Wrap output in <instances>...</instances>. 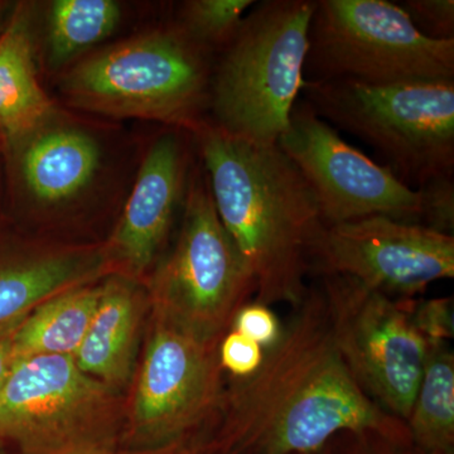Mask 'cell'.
<instances>
[{"mask_svg": "<svg viewBox=\"0 0 454 454\" xmlns=\"http://www.w3.org/2000/svg\"><path fill=\"white\" fill-rule=\"evenodd\" d=\"M215 454H310L342 432L411 443L405 422L358 387L340 356L321 286L307 291L258 372L223 391Z\"/></svg>", "mask_w": 454, "mask_h": 454, "instance_id": "1", "label": "cell"}, {"mask_svg": "<svg viewBox=\"0 0 454 454\" xmlns=\"http://www.w3.org/2000/svg\"><path fill=\"white\" fill-rule=\"evenodd\" d=\"M193 133L221 223L255 280L256 301L298 309L325 227L309 184L278 145L236 138L206 121Z\"/></svg>", "mask_w": 454, "mask_h": 454, "instance_id": "2", "label": "cell"}, {"mask_svg": "<svg viewBox=\"0 0 454 454\" xmlns=\"http://www.w3.org/2000/svg\"><path fill=\"white\" fill-rule=\"evenodd\" d=\"M317 0L255 3L211 73L212 124L230 136L278 145L306 82Z\"/></svg>", "mask_w": 454, "mask_h": 454, "instance_id": "3", "label": "cell"}, {"mask_svg": "<svg viewBox=\"0 0 454 454\" xmlns=\"http://www.w3.org/2000/svg\"><path fill=\"white\" fill-rule=\"evenodd\" d=\"M301 94L328 124L372 146L409 187L453 177L454 80L393 85L306 80Z\"/></svg>", "mask_w": 454, "mask_h": 454, "instance_id": "4", "label": "cell"}, {"mask_svg": "<svg viewBox=\"0 0 454 454\" xmlns=\"http://www.w3.org/2000/svg\"><path fill=\"white\" fill-rule=\"evenodd\" d=\"M206 50L181 28L153 31L82 59L62 91L79 109L139 118L195 130L210 101Z\"/></svg>", "mask_w": 454, "mask_h": 454, "instance_id": "5", "label": "cell"}, {"mask_svg": "<svg viewBox=\"0 0 454 454\" xmlns=\"http://www.w3.org/2000/svg\"><path fill=\"white\" fill-rule=\"evenodd\" d=\"M121 391L91 378L73 356L16 361L0 395V448L9 454H116Z\"/></svg>", "mask_w": 454, "mask_h": 454, "instance_id": "6", "label": "cell"}, {"mask_svg": "<svg viewBox=\"0 0 454 454\" xmlns=\"http://www.w3.org/2000/svg\"><path fill=\"white\" fill-rule=\"evenodd\" d=\"M255 289L243 255L221 223L207 178H197L196 173L188 184L176 243L152 274V315L219 342Z\"/></svg>", "mask_w": 454, "mask_h": 454, "instance_id": "7", "label": "cell"}, {"mask_svg": "<svg viewBox=\"0 0 454 454\" xmlns=\"http://www.w3.org/2000/svg\"><path fill=\"white\" fill-rule=\"evenodd\" d=\"M309 79L369 85L454 80V40L426 37L387 0H318L309 27Z\"/></svg>", "mask_w": 454, "mask_h": 454, "instance_id": "8", "label": "cell"}, {"mask_svg": "<svg viewBox=\"0 0 454 454\" xmlns=\"http://www.w3.org/2000/svg\"><path fill=\"white\" fill-rule=\"evenodd\" d=\"M219 342L152 315L145 356L125 404L121 446L151 454L195 442L223 397Z\"/></svg>", "mask_w": 454, "mask_h": 454, "instance_id": "9", "label": "cell"}, {"mask_svg": "<svg viewBox=\"0 0 454 454\" xmlns=\"http://www.w3.org/2000/svg\"><path fill=\"white\" fill-rule=\"evenodd\" d=\"M321 291L334 343L352 378L376 404L405 422L428 348L411 322L409 300L343 276H322Z\"/></svg>", "mask_w": 454, "mask_h": 454, "instance_id": "10", "label": "cell"}, {"mask_svg": "<svg viewBox=\"0 0 454 454\" xmlns=\"http://www.w3.org/2000/svg\"><path fill=\"white\" fill-rule=\"evenodd\" d=\"M278 146L309 184L325 226L378 215L420 223V191L348 145L303 98L295 104Z\"/></svg>", "mask_w": 454, "mask_h": 454, "instance_id": "11", "label": "cell"}, {"mask_svg": "<svg viewBox=\"0 0 454 454\" xmlns=\"http://www.w3.org/2000/svg\"><path fill=\"white\" fill-rule=\"evenodd\" d=\"M312 270L411 300L429 284L452 279L454 238L381 215L325 226L313 245Z\"/></svg>", "mask_w": 454, "mask_h": 454, "instance_id": "12", "label": "cell"}, {"mask_svg": "<svg viewBox=\"0 0 454 454\" xmlns=\"http://www.w3.org/2000/svg\"><path fill=\"white\" fill-rule=\"evenodd\" d=\"M188 155L175 133L160 137L146 152L115 231L106 245L114 273L137 279L162 253L186 197Z\"/></svg>", "mask_w": 454, "mask_h": 454, "instance_id": "13", "label": "cell"}, {"mask_svg": "<svg viewBox=\"0 0 454 454\" xmlns=\"http://www.w3.org/2000/svg\"><path fill=\"white\" fill-rule=\"evenodd\" d=\"M114 273L104 247H0V337L53 295Z\"/></svg>", "mask_w": 454, "mask_h": 454, "instance_id": "14", "label": "cell"}, {"mask_svg": "<svg viewBox=\"0 0 454 454\" xmlns=\"http://www.w3.org/2000/svg\"><path fill=\"white\" fill-rule=\"evenodd\" d=\"M26 195L44 208L76 201L94 184L101 166L98 140L55 112L25 136L8 142Z\"/></svg>", "mask_w": 454, "mask_h": 454, "instance_id": "15", "label": "cell"}, {"mask_svg": "<svg viewBox=\"0 0 454 454\" xmlns=\"http://www.w3.org/2000/svg\"><path fill=\"white\" fill-rule=\"evenodd\" d=\"M145 313L137 279L119 273L104 278L103 292L74 361L91 378L122 390L133 376Z\"/></svg>", "mask_w": 454, "mask_h": 454, "instance_id": "16", "label": "cell"}, {"mask_svg": "<svg viewBox=\"0 0 454 454\" xmlns=\"http://www.w3.org/2000/svg\"><path fill=\"white\" fill-rule=\"evenodd\" d=\"M103 282L83 284L33 309L14 330V360L50 355L74 357L97 312Z\"/></svg>", "mask_w": 454, "mask_h": 454, "instance_id": "17", "label": "cell"}, {"mask_svg": "<svg viewBox=\"0 0 454 454\" xmlns=\"http://www.w3.org/2000/svg\"><path fill=\"white\" fill-rule=\"evenodd\" d=\"M53 114L35 74L25 23H12L0 37V133L8 142L25 136Z\"/></svg>", "mask_w": 454, "mask_h": 454, "instance_id": "18", "label": "cell"}, {"mask_svg": "<svg viewBox=\"0 0 454 454\" xmlns=\"http://www.w3.org/2000/svg\"><path fill=\"white\" fill-rule=\"evenodd\" d=\"M405 424L420 452L454 450V355L448 342H428Z\"/></svg>", "mask_w": 454, "mask_h": 454, "instance_id": "19", "label": "cell"}, {"mask_svg": "<svg viewBox=\"0 0 454 454\" xmlns=\"http://www.w3.org/2000/svg\"><path fill=\"white\" fill-rule=\"evenodd\" d=\"M121 18V7L113 0H56L49 17L50 65L61 67L106 40Z\"/></svg>", "mask_w": 454, "mask_h": 454, "instance_id": "20", "label": "cell"}, {"mask_svg": "<svg viewBox=\"0 0 454 454\" xmlns=\"http://www.w3.org/2000/svg\"><path fill=\"white\" fill-rule=\"evenodd\" d=\"M254 0H192L184 5L182 29L203 50L223 46L234 37Z\"/></svg>", "mask_w": 454, "mask_h": 454, "instance_id": "21", "label": "cell"}, {"mask_svg": "<svg viewBox=\"0 0 454 454\" xmlns=\"http://www.w3.org/2000/svg\"><path fill=\"white\" fill-rule=\"evenodd\" d=\"M409 313L418 333L427 342H448L453 339V300L434 298L429 301L409 300Z\"/></svg>", "mask_w": 454, "mask_h": 454, "instance_id": "22", "label": "cell"}, {"mask_svg": "<svg viewBox=\"0 0 454 454\" xmlns=\"http://www.w3.org/2000/svg\"><path fill=\"white\" fill-rule=\"evenodd\" d=\"M402 8L426 37L435 41L454 40L453 0H406Z\"/></svg>", "mask_w": 454, "mask_h": 454, "instance_id": "23", "label": "cell"}, {"mask_svg": "<svg viewBox=\"0 0 454 454\" xmlns=\"http://www.w3.org/2000/svg\"><path fill=\"white\" fill-rule=\"evenodd\" d=\"M264 356L265 349L259 343L234 330H230L219 343L221 369L236 380H245L258 372Z\"/></svg>", "mask_w": 454, "mask_h": 454, "instance_id": "24", "label": "cell"}, {"mask_svg": "<svg viewBox=\"0 0 454 454\" xmlns=\"http://www.w3.org/2000/svg\"><path fill=\"white\" fill-rule=\"evenodd\" d=\"M411 443H402L375 432H342L316 454H422Z\"/></svg>", "mask_w": 454, "mask_h": 454, "instance_id": "25", "label": "cell"}, {"mask_svg": "<svg viewBox=\"0 0 454 454\" xmlns=\"http://www.w3.org/2000/svg\"><path fill=\"white\" fill-rule=\"evenodd\" d=\"M423 211L420 225L435 231L452 235L454 226V184L453 177L433 179L423 187Z\"/></svg>", "mask_w": 454, "mask_h": 454, "instance_id": "26", "label": "cell"}, {"mask_svg": "<svg viewBox=\"0 0 454 454\" xmlns=\"http://www.w3.org/2000/svg\"><path fill=\"white\" fill-rule=\"evenodd\" d=\"M230 330L255 340L267 351L280 340L284 328L276 313L267 304L255 301L245 304L238 310Z\"/></svg>", "mask_w": 454, "mask_h": 454, "instance_id": "27", "label": "cell"}, {"mask_svg": "<svg viewBox=\"0 0 454 454\" xmlns=\"http://www.w3.org/2000/svg\"><path fill=\"white\" fill-rule=\"evenodd\" d=\"M13 333L0 337V395L16 363L13 354Z\"/></svg>", "mask_w": 454, "mask_h": 454, "instance_id": "28", "label": "cell"}, {"mask_svg": "<svg viewBox=\"0 0 454 454\" xmlns=\"http://www.w3.org/2000/svg\"><path fill=\"white\" fill-rule=\"evenodd\" d=\"M151 454H215L210 452L202 442H190L178 446L167 448L160 452Z\"/></svg>", "mask_w": 454, "mask_h": 454, "instance_id": "29", "label": "cell"}, {"mask_svg": "<svg viewBox=\"0 0 454 454\" xmlns=\"http://www.w3.org/2000/svg\"><path fill=\"white\" fill-rule=\"evenodd\" d=\"M422 454H454V450H437V452L422 453Z\"/></svg>", "mask_w": 454, "mask_h": 454, "instance_id": "30", "label": "cell"}, {"mask_svg": "<svg viewBox=\"0 0 454 454\" xmlns=\"http://www.w3.org/2000/svg\"><path fill=\"white\" fill-rule=\"evenodd\" d=\"M0 454H9V453L5 452L4 450H2V448H0Z\"/></svg>", "mask_w": 454, "mask_h": 454, "instance_id": "31", "label": "cell"}, {"mask_svg": "<svg viewBox=\"0 0 454 454\" xmlns=\"http://www.w3.org/2000/svg\"><path fill=\"white\" fill-rule=\"evenodd\" d=\"M310 454H316V453H310Z\"/></svg>", "mask_w": 454, "mask_h": 454, "instance_id": "32", "label": "cell"}]
</instances>
